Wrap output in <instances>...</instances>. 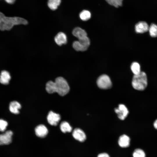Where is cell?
<instances>
[{"instance_id": "cell-1", "label": "cell", "mask_w": 157, "mask_h": 157, "mask_svg": "<svg viewBox=\"0 0 157 157\" xmlns=\"http://www.w3.org/2000/svg\"><path fill=\"white\" fill-rule=\"evenodd\" d=\"M28 23L26 19L22 17H8L0 12V30L9 31L15 25H26Z\"/></svg>"}, {"instance_id": "cell-2", "label": "cell", "mask_w": 157, "mask_h": 157, "mask_svg": "<svg viewBox=\"0 0 157 157\" xmlns=\"http://www.w3.org/2000/svg\"><path fill=\"white\" fill-rule=\"evenodd\" d=\"M69 90V87L67 81L63 78H57L52 83L53 93L57 92L59 95L63 96L66 94Z\"/></svg>"}, {"instance_id": "cell-3", "label": "cell", "mask_w": 157, "mask_h": 157, "mask_svg": "<svg viewBox=\"0 0 157 157\" xmlns=\"http://www.w3.org/2000/svg\"><path fill=\"white\" fill-rule=\"evenodd\" d=\"M147 75L143 72H141L138 74L134 75L133 77L132 85L135 90H143L147 87Z\"/></svg>"}, {"instance_id": "cell-4", "label": "cell", "mask_w": 157, "mask_h": 157, "mask_svg": "<svg viewBox=\"0 0 157 157\" xmlns=\"http://www.w3.org/2000/svg\"><path fill=\"white\" fill-rule=\"evenodd\" d=\"M97 83L98 87L102 89L110 88L112 85L110 77L106 74H103L99 76L97 80Z\"/></svg>"}, {"instance_id": "cell-5", "label": "cell", "mask_w": 157, "mask_h": 157, "mask_svg": "<svg viewBox=\"0 0 157 157\" xmlns=\"http://www.w3.org/2000/svg\"><path fill=\"white\" fill-rule=\"evenodd\" d=\"M115 111L118 118L122 120L125 119L129 113L127 108L123 104H119L118 107L115 109Z\"/></svg>"}, {"instance_id": "cell-6", "label": "cell", "mask_w": 157, "mask_h": 157, "mask_svg": "<svg viewBox=\"0 0 157 157\" xmlns=\"http://www.w3.org/2000/svg\"><path fill=\"white\" fill-rule=\"evenodd\" d=\"M12 131H7L4 133L0 134V145H7L10 144L12 141Z\"/></svg>"}, {"instance_id": "cell-7", "label": "cell", "mask_w": 157, "mask_h": 157, "mask_svg": "<svg viewBox=\"0 0 157 157\" xmlns=\"http://www.w3.org/2000/svg\"><path fill=\"white\" fill-rule=\"evenodd\" d=\"M47 119L48 122L50 124L56 126L58 124L60 120V116L59 114L52 111H50L48 114Z\"/></svg>"}, {"instance_id": "cell-8", "label": "cell", "mask_w": 157, "mask_h": 157, "mask_svg": "<svg viewBox=\"0 0 157 157\" xmlns=\"http://www.w3.org/2000/svg\"><path fill=\"white\" fill-rule=\"evenodd\" d=\"M72 135L75 139L80 142H83L86 139L85 133L79 128L74 129L73 131Z\"/></svg>"}, {"instance_id": "cell-9", "label": "cell", "mask_w": 157, "mask_h": 157, "mask_svg": "<svg viewBox=\"0 0 157 157\" xmlns=\"http://www.w3.org/2000/svg\"><path fill=\"white\" fill-rule=\"evenodd\" d=\"M35 131L36 135L38 137L41 138L45 137L48 132L47 129L43 124H40L37 126Z\"/></svg>"}, {"instance_id": "cell-10", "label": "cell", "mask_w": 157, "mask_h": 157, "mask_svg": "<svg viewBox=\"0 0 157 157\" xmlns=\"http://www.w3.org/2000/svg\"><path fill=\"white\" fill-rule=\"evenodd\" d=\"M54 40L56 43L59 46L65 44L67 42V36L64 33L60 32L55 36Z\"/></svg>"}, {"instance_id": "cell-11", "label": "cell", "mask_w": 157, "mask_h": 157, "mask_svg": "<svg viewBox=\"0 0 157 157\" xmlns=\"http://www.w3.org/2000/svg\"><path fill=\"white\" fill-rule=\"evenodd\" d=\"M149 26L147 24L144 22H140L135 26V30L138 33H143L149 30Z\"/></svg>"}, {"instance_id": "cell-12", "label": "cell", "mask_w": 157, "mask_h": 157, "mask_svg": "<svg viewBox=\"0 0 157 157\" xmlns=\"http://www.w3.org/2000/svg\"><path fill=\"white\" fill-rule=\"evenodd\" d=\"M11 79L10 73L7 71H2L0 75V83L4 85H8Z\"/></svg>"}, {"instance_id": "cell-13", "label": "cell", "mask_w": 157, "mask_h": 157, "mask_svg": "<svg viewBox=\"0 0 157 157\" xmlns=\"http://www.w3.org/2000/svg\"><path fill=\"white\" fill-rule=\"evenodd\" d=\"M130 138L126 135H123L119 138L118 143L121 147L126 148L128 147L130 145Z\"/></svg>"}, {"instance_id": "cell-14", "label": "cell", "mask_w": 157, "mask_h": 157, "mask_svg": "<svg viewBox=\"0 0 157 157\" xmlns=\"http://www.w3.org/2000/svg\"><path fill=\"white\" fill-rule=\"evenodd\" d=\"M20 104L16 101H13L10 102L9 105V109L12 113L17 114L19 113V110L21 108Z\"/></svg>"}, {"instance_id": "cell-15", "label": "cell", "mask_w": 157, "mask_h": 157, "mask_svg": "<svg viewBox=\"0 0 157 157\" xmlns=\"http://www.w3.org/2000/svg\"><path fill=\"white\" fill-rule=\"evenodd\" d=\"M73 35L78 39H80L87 36L86 32L81 28L77 27L75 28L72 31Z\"/></svg>"}, {"instance_id": "cell-16", "label": "cell", "mask_w": 157, "mask_h": 157, "mask_svg": "<svg viewBox=\"0 0 157 157\" xmlns=\"http://www.w3.org/2000/svg\"><path fill=\"white\" fill-rule=\"evenodd\" d=\"M60 129L63 133L70 132L72 130V128L69 124L66 121L62 122L60 125Z\"/></svg>"}, {"instance_id": "cell-17", "label": "cell", "mask_w": 157, "mask_h": 157, "mask_svg": "<svg viewBox=\"0 0 157 157\" xmlns=\"http://www.w3.org/2000/svg\"><path fill=\"white\" fill-rule=\"evenodd\" d=\"M61 2V0H48L47 5L50 9L55 10L57 8Z\"/></svg>"}, {"instance_id": "cell-18", "label": "cell", "mask_w": 157, "mask_h": 157, "mask_svg": "<svg viewBox=\"0 0 157 157\" xmlns=\"http://www.w3.org/2000/svg\"><path fill=\"white\" fill-rule=\"evenodd\" d=\"M131 69L134 75L138 74L141 72L140 66L139 64L136 62H134L132 63Z\"/></svg>"}, {"instance_id": "cell-19", "label": "cell", "mask_w": 157, "mask_h": 157, "mask_svg": "<svg viewBox=\"0 0 157 157\" xmlns=\"http://www.w3.org/2000/svg\"><path fill=\"white\" fill-rule=\"evenodd\" d=\"M72 46L74 49L77 51H84L87 49L78 40L74 41L73 42Z\"/></svg>"}, {"instance_id": "cell-20", "label": "cell", "mask_w": 157, "mask_h": 157, "mask_svg": "<svg viewBox=\"0 0 157 157\" xmlns=\"http://www.w3.org/2000/svg\"><path fill=\"white\" fill-rule=\"evenodd\" d=\"M91 14L90 11L88 10H84L79 14V17L82 20L86 21L89 20L91 17Z\"/></svg>"}, {"instance_id": "cell-21", "label": "cell", "mask_w": 157, "mask_h": 157, "mask_svg": "<svg viewBox=\"0 0 157 157\" xmlns=\"http://www.w3.org/2000/svg\"><path fill=\"white\" fill-rule=\"evenodd\" d=\"M150 35L153 37H157V25L152 24L149 27V30Z\"/></svg>"}, {"instance_id": "cell-22", "label": "cell", "mask_w": 157, "mask_h": 157, "mask_svg": "<svg viewBox=\"0 0 157 157\" xmlns=\"http://www.w3.org/2000/svg\"><path fill=\"white\" fill-rule=\"evenodd\" d=\"M109 4L116 7L121 6L122 5L123 0H106Z\"/></svg>"}, {"instance_id": "cell-23", "label": "cell", "mask_w": 157, "mask_h": 157, "mask_svg": "<svg viewBox=\"0 0 157 157\" xmlns=\"http://www.w3.org/2000/svg\"><path fill=\"white\" fill-rule=\"evenodd\" d=\"M133 156V157H145V154L143 150L138 149L134 151Z\"/></svg>"}, {"instance_id": "cell-24", "label": "cell", "mask_w": 157, "mask_h": 157, "mask_svg": "<svg viewBox=\"0 0 157 157\" xmlns=\"http://www.w3.org/2000/svg\"><path fill=\"white\" fill-rule=\"evenodd\" d=\"M8 125L7 122L2 119H0V131H4Z\"/></svg>"}, {"instance_id": "cell-25", "label": "cell", "mask_w": 157, "mask_h": 157, "mask_svg": "<svg viewBox=\"0 0 157 157\" xmlns=\"http://www.w3.org/2000/svg\"><path fill=\"white\" fill-rule=\"evenodd\" d=\"M97 157H110V156L107 153H103L99 154Z\"/></svg>"}, {"instance_id": "cell-26", "label": "cell", "mask_w": 157, "mask_h": 157, "mask_svg": "<svg viewBox=\"0 0 157 157\" xmlns=\"http://www.w3.org/2000/svg\"><path fill=\"white\" fill-rule=\"evenodd\" d=\"M153 125L155 129H157V119H156L154 122Z\"/></svg>"}]
</instances>
